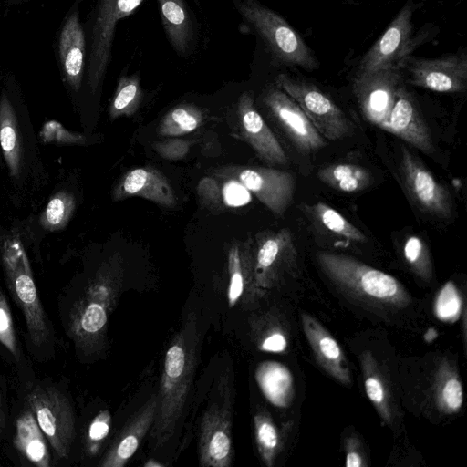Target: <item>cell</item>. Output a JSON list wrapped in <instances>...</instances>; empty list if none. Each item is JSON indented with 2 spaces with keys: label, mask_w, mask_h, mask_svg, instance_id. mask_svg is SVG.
<instances>
[{
  "label": "cell",
  "mask_w": 467,
  "mask_h": 467,
  "mask_svg": "<svg viewBox=\"0 0 467 467\" xmlns=\"http://www.w3.org/2000/svg\"><path fill=\"white\" fill-rule=\"evenodd\" d=\"M8 287L21 308L31 341L42 346L49 340L47 318L23 251L4 259Z\"/></svg>",
  "instance_id": "cell-11"
},
{
  "label": "cell",
  "mask_w": 467,
  "mask_h": 467,
  "mask_svg": "<svg viewBox=\"0 0 467 467\" xmlns=\"http://www.w3.org/2000/svg\"><path fill=\"white\" fill-rule=\"evenodd\" d=\"M255 378L269 402L280 408L289 406L294 396V380L285 366L275 361H265L257 367Z\"/></svg>",
  "instance_id": "cell-25"
},
{
  "label": "cell",
  "mask_w": 467,
  "mask_h": 467,
  "mask_svg": "<svg viewBox=\"0 0 467 467\" xmlns=\"http://www.w3.org/2000/svg\"><path fill=\"white\" fill-rule=\"evenodd\" d=\"M26 400L54 451L59 458H67L75 433L74 412L67 398L53 387L36 386Z\"/></svg>",
  "instance_id": "cell-6"
},
{
  "label": "cell",
  "mask_w": 467,
  "mask_h": 467,
  "mask_svg": "<svg viewBox=\"0 0 467 467\" xmlns=\"http://www.w3.org/2000/svg\"><path fill=\"white\" fill-rule=\"evenodd\" d=\"M203 121L200 109L192 104L174 107L162 118L158 133L164 137H177L190 133L198 129Z\"/></svg>",
  "instance_id": "cell-30"
},
{
  "label": "cell",
  "mask_w": 467,
  "mask_h": 467,
  "mask_svg": "<svg viewBox=\"0 0 467 467\" xmlns=\"http://www.w3.org/2000/svg\"><path fill=\"white\" fill-rule=\"evenodd\" d=\"M411 19L412 8L406 5L362 57L355 77L368 75L383 67L399 66L410 49Z\"/></svg>",
  "instance_id": "cell-15"
},
{
  "label": "cell",
  "mask_w": 467,
  "mask_h": 467,
  "mask_svg": "<svg viewBox=\"0 0 467 467\" xmlns=\"http://www.w3.org/2000/svg\"><path fill=\"white\" fill-rule=\"evenodd\" d=\"M157 404V395H151L130 418L114 441H112L99 466L123 467L128 463L154 422Z\"/></svg>",
  "instance_id": "cell-21"
},
{
  "label": "cell",
  "mask_w": 467,
  "mask_h": 467,
  "mask_svg": "<svg viewBox=\"0 0 467 467\" xmlns=\"http://www.w3.org/2000/svg\"><path fill=\"white\" fill-rule=\"evenodd\" d=\"M234 2L242 16L255 29L281 64L306 71L318 68L319 63L312 49L279 14L256 0Z\"/></svg>",
  "instance_id": "cell-4"
},
{
  "label": "cell",
  "mask_w": 467,
  "mask_h": 467,
  "mask_svg": "<svg viewBox=\"0 0 467 467\" xmlns=\"http://www.w3.org/2000/svg\"><path fill=\"white\" fill-rule=\"evenodd\" d=\"M198 345L197 318L191 312L185 316L164 357L157 394V412L150 430L154 449L164 446L176 431L193 380Z\"/></svg>",
  "instance_id": "cell-1"
},
{
  "label": "cell",
  "mask_w": 467,
  "mask_h": 467,
  "mask_svg": "<svg viewBox=\"0 0 467 467\" xmlns=\"http://www.w3.org/2000/svg\"><path fill=\"white\" fill-rule=\"evenodd\" d=\"M16 1H19V0H9V2H12V3L16 2Z\"/></svg>",
  "instance_id": "cell-45"
},
{
  "label": "cell",
  "mask_w": 467,
  "mask_h": 467,
  "mask_svg": "<svg viewBox=\"0 0 467 467\" xmlns=\"http://www.w3.org/2000/svg\"><path fill=\"white\" fill-rule=\"evenodd\" d=\"M0 343L16 358L20 357L15 326L5 296L0 288Z\"/></svg>",
  "instance_id": "cell-39"
},
{
  "label": "cell",
  "mask_w": 467,
  "mask_h": 467,
  "mask_svg": "<svg viewBox=\"0 0 467 467\" xmlns=\"http://www.w3.org/2000/svg\"><path fill=\"white\" fill-rule=\"evenodd\" d=\"M361 364L366 394L382 420L389 423L391 413L388 392L380 375L377 371L376 363L369 353L362 354Z\"/></svg>",
  "instance_id": "cell-32"
},
{
  "label": "cell",
  "mask_w": 467,
  "mask_h": 467,
  "mask_svg": "<svg viewBox=\"0 0 467 467\" xmlns=\"http://www.w3.org/2000/svg\"><path fill=\"white\" fill-rule=\"evenodd\" d=\"M139 196L162 207L176 204L175 192L166 176L152 167H140L126 172L116 183L112 198L115 202Z\"/></svg>",
  "instance_id": "cell-20"
},
{
  "label": "cell",
  "mask_w": 467,
  "mask_h": 467,
  "mask_svg": "<svg viewBox=\"0 0 467 467\" xmlns=\"http://www.w3.org/2000/svg\"><path fill=\"white\" fill-rule=\"evenodd\" d=\"M303 330L319 365L344 385L351 383L345 354L332 335L312 316L302 314Z\"/></svg>",
  "instance_id": "cell-22"
},
{
  "label": "cell",
  "mask_w": 467,
  "mask_h": 467,
  "mask_svg": "<svg viewBox=\"0 0 467 467\" xmlns=\"http://www.w3.org/2000/svg\"><path fill=\"white\" fill-rule=\"evenodd\" d=\"M76 202L73 194L61 191L49 200L45 211L40 216V224L48 231L63 229L75 211Z\"/></svg>",
  "instance_id": "cell-34"
},
{
  "label": "cell",
  "mask_w": 467,
  "mask_h": 467,
  "mask_svg": "<svg viewBox=\"0 0 467 467\" xmlns=\"http://www.w3.org/2000/svg\"><path fill=\"white\" fill-rule=\"evenodd\" d=\"M5 423V416L4 411V406L2 402V397L0 393V432L4 430Z\"/></svg>",
  "instance_id": "cell-44"
},
{
  "label": "cell",
  "mask_w": 467,
  "mask_h": 467,
  "mask_svg": "<svg viewBox=\"0 0 467 467\" xmlns=\"http://www.w3.org/2000/svg\"><path fill=\"white\" fill-rule=\"evenodd\" d=\"M346 466L347 467H361L364 466L363 458L360 455L356 446L349 441L347 446V456H346Z\"/></svg>",
  "instance_id": "cell-43"
},
{
  "label": "cell",
  "mask_w": 467,
  "mask_h": 467,
  "mask_svg": "<svg viewBox=\"0 0 467 467\" xmlns=\"http://www.w3.org/2000/svg\"><path fill=\"white\" fill-rule=\"evenodd\" d=\"M111 415L108 410L99 411L91 420L86 438V450L88 454H96L109 432Z\"/></svg>",
  "instance_id": "cell-40"
},
{
  "label": "cell",
  "mask_w": 467,
  "mask_h": 467,
  "mask_svg": "<svg viewBox=\"0 0 467 467\" xmlns=\"http://www.w3.org/2000/svg\"><path fill=\"white\" fill-rule=\"evenodd\" d=\"M254 243L255 284L264 293L296 267L297 251L288 228L260 232L254 237Z\"/></svg>",
  "instance_id": "cell-10"
},
{
  "label": "cell",
  "mask_w": 467,
  "mask_h": 467,
  "mask_svg": "<svg viewBox=\"0 0 467 467\" xmlns=\"http://www.w3.org/2000/svg\"><path fill=\"white\" fill-rule=\"evenodd\" d=\"M143 0H99L91 32L88 85L92 93L99 88L110 59L115 27L132 14Z\"/></svg>",
  "instance_id": "cell-9"
},
{
  "label": "cell",
  "mask_w": 467,
  "mask_h": 467,
  "mask_svg": "<svg viewBox=\"0 0 467 467\" xmlns=\"http://www.w3.org/2000/svg\"><path fill=\"white\" fill-rule=\"evenodd\" d=\"M122 281V260L117 254L100 265L84 293L72 305L67 334L79 353L89 357L104 349L109 317L118 301Z\"/></svg>",
  "instance_id": "cell-2"
},
{
  "label": "cell",
  "mask_w": 467,
  "mask_h": 467,
  "mask_svg": "<svg viewBox=\"0 0 467 467\" xmlns=\"http://www.w3.org/2000/svg\"><path fill=\"white\" fill-rule=\"evenodd\" d=\"M380 128L425 154L431 155L434 152L431 135L420 113L416 99L402 84L397 90L389 119Z\"/></svg>",
  "instance_id": "cell-17"
},
{
  "label": "cell",
  "mask_w": 467,
  "mask_h": 467,
  "mask_svg": "<svg viewBox=\"0 0 467 467\" xmlns=\"http://www.w3.org/2000/svg\"><path fill=\"white\" fill-rule=\"evenodd\" d=\"M254 427L259 455L266 466L272 467L280 450L278 429L265 410H258L255 412Z\"/></svg>",
  "instance_id": "cell-31"
},
{
  "label": "cell",
  "mask_w": 467,
  "mask_h": 467,
  "mask_svg": "<svg viewBox=\"0 0 467 467\" xmlns=\"http://www.w3.org/2000/svg\"><path fill=\"white\" fill-rule=\"evenodd\" d=\"M0 144L9 173L17 178L22 169V147L17 120L8 97L0 100Z\"/></svg>",
  "instance_id": "cell-26"
},
{
  "label": "cell",
  "mask_w": 467,
  "mask_h": 467,
  "mask_svg": "<svg viewBox=\"0 0 467 467\" xmlns=\"http://www.w3.org/2000/svg\"><path fill=\"white\" fill-rule=\"evenodd\" d=\"M302 210L325 229L339 237L356 243H365L367 236L340 213L322 202L304 204Z\"/></svg>",
  "instance_id": "cell-29"
},
{
  "label": "cell",
  "mask_w": 467,
  "mask_h": 467,
  "mask_svg": "<svg viewBox=\"0 0 467 467\" xmlns=\"http://www.w3.org/2000/svg\"><path fill=\"white\" fill-rule=\"evenodd\" d=\"M416 87L440 93H459L467 88V58L464 54H451L436 58L406 56L399 63Z\"/></svg>",
  "instance_id": "cell-12"
},
{
  "label": "cell",
  "mask_w": 467,
  "mask_h": 467,
  "mask_svg": "<svg viewBox=\"0 0 467 467\" xmlns=\"http://www.w3.org/2000/svg\"><path fill=\"white\" fill-rule=\"evenodd\" d=\"M142 99V90L137 75L119 78L116 92L109 106L112 119L122 116H131L139 109Z\"/></svg>",
  "instance_id": "cell-33"
},
{
  "label": "cell",
  "mask_w": 467,
  "mask_h": 467,
  "mask_svg": "<svg viewBox=\"0 0 467 467\" xmlns=\"http://www.w3.org/2000/svg\"><path fill=\"white\" fill-rule=\"evenodd\" d=\"M237 109L242 135L257 155L271 165L286 164L287 157L283 147L256 109L249 92L239 97Z\"/></svg>",
  "instance_id": "cell-19"
},
{
  "label": "cell",
  "mask_w": 467,
  "mask_h": 467,
  "mask_svg": "<svg viewBox=\"0 0 467 467\" xmlns=\"http://www.w3.org/2000/svg\"><path fill=\"white\" fill-rule=\"evenodd\" d=\"M439 409L451 414L460 410L463 403V390L461 380L451 372L442 373L435 389Z\"/></svg>",
  "instance_id": "cell-35"
},
{
  "label": "cell",
  "mask_w": 467,
  "mask_h": 467,
  "mask_svg": "<svg viewBox=\"0 0 467 467\" xmlns=\"http://www.w3.org/2000/svg\"><path fill=\"white\" fill-rule=\"evenodd\" d=\"M220 180V179H219ZM223 181V186L220 188L223 202L228 206H240L247 201L248 191L238 182L234 180Z\"/></svg>",
  "instance_id": "cell-42"
},
{
  "label": "cell",
  "mask_w": 467,
  "mask_h": 467,
  "mask_svg": "<svg viewBox=\"0 0 467 467\" xmlns=\"http://www.w3.org/2000/svg\"><path fill=\"white\" fill-rule=\"evenodd\" d=\"M47 441L32 411H23L16 420L14 439L18 451L34 465L49 467L50 454Z\"/></svg>",
  "instance_id": "cell-24"
},
{
  "label": "cell",
  "mask_w": 467,
  "mask_h": 467,
  "mask_svg": "<svg viewBox=\"0 0 467 467\" xmlns=\"http://www.w3.org/2000/svg\"><path fill=\"white\" fill-rule=\"evenodd\" d=\"M252 336L261 351L282 353L287 348V339L279 327L265 322L264 318L254 320Z\"/></svg>",
  "instance_id": "cell-36"
},
{
  "label": "cell",
  "mask_w": 467,
  "mask_h": 467,
  "mask_svg": "<svg viewBox=\"0 0 467 467\" xmlns=\"http://www.w3.org/2000/svg\"><path fill=\"white\" fill-rule=\"evenodd\" d=\"M275 82L298 104L324 139L337 140L352 132L353 125L344 111L313 83L287 74L278 75Z\"/></svg>",
  "instance_id": "cell-5"
},
{
  "label": "cell",
  "mask_w": 467,
  "mask_h": 467,
  "mask_svg": "<svg viewBox=\"0 0 467 467\" xmlns=\"http://www.w3.org/2000/svg\"><path fill=\"white\" fill-rule=\"evenodd\" d=\"M227 267L229 306H249L263 296L255 284L254 237L232 244L227 253Z\"/></svg>",
  "instance_id": "cell-18"
},
{
  "label": "cell",
  "mask_w": 467,
  "mask_h": 467,
  "mask_svg": "<svg viewBox=\"0 0 467 467\" xmlns=\"http://www.w3.org/2000/svg\"><path fill=\"white\" fill-rule=\"evenodd\" d=\"M317 261L333 283L352 296L389 306H405L410 302L409 294L395 277L351 256L320 251Z\"/></svg>",
  "instance_id": "cell-3"
},
{
  "label": "cell",
  "mask_w": 467,
  "mask_h": 467,
  "mask_svg": "<svg viewBox=\"0 0 467 467\" xmlns=\"http://www.w3.org/2000/svg\"><path fill=\"white\" fill-rule=\"evenodd\" d=\"M263 101L298 150L308 153L326 146L325 139L298 104L278 87L268 88Z\"/></svg>",
  "instance_id": "cell-16"
},
{
  "label": "cell",
  "mask_w": 467,
  "mask_h": 467,
  "mask_svg": "<svg viewBox=\"0 0 467 467\" xmlns=\"http://www.w3.org/2000/svg\"><path fill=\"white\" fill-rule=\"evenodd\" d=\"M221 400L202 414L199 436V463L202 467H229L233 462L230 387L220 384Z\"/></svg>",
  "instance_id": "cell-8"
},
{
  "label": "cell",
  "mask_w": 467,
  "mask_h": 467,
  "mask_svg": "<svg viewBox=\"0 0 467 467\" xmlns=\"http://www.w3.org/2000/svg\"><path fill=\"white\" fill-rule=\"evenodd\" d=\"M152 147L161 158L177 161L187 155L190 150L191 142L184 140L171 139L154 142Z\"/></svg>",
  "instance_id": "cell-41"
},
{
  "label": "cell",
  "mask_w": 467,
  "mask_h": 467,
  "mask_svg": "<svg viewBox=\"0 0 467 467\" xmlns=\"http://www.w3.org/2000/svg\"><path fill=\"white\" fill-rule=\"evenodd\" d=\"M406 261L421 278L428 279L431 275V264L429 250L425 243L416 235L410 236L403 247Z\"/></svg>",
  "instance_id": "cell-38"
},
{
  "label": "cell",
  "mask_w": 467,
  "mask_h": 467,
  "mask_svg": "<svg viewBox=\"0 0 467 467\" xmlns=\"http://www.w3.org/2000/svg\"><path fill=\"white\" fill-rule=\"evenodd\" d=\"M462 312V297L451 281L447 282L437 294L434 302L435 316L443 322H455Z\"/></svg>",
  "instance_id": "cell-37"
},
{
  "label": "cell",
  "mask_w": 467,
  "mask_h": 467,
  "mask_svg": "<svg viewBox=\"0 0 467 467\" xmlns=\"http://www.w3.org/2000/svg\"><path fill=\"white\" fill-rule=\"evenodd\" d=\"M58 55L66 81L76 92L81 88L86 57V36L78 9L64 22L58 37Z\"/></svg>",
  "instance_id": "cell-23"
},
{
  "label": "cell",
  "mask_w": 467,
  "mask_h": 467,
  "mask_svg": "<svg viewBox=\"0 0 467 467\" xmlns=\"http://www.w3.org/2000/svg\"><path fill=\"white\" fill-rule=\"evenodd\" d=\"M400 173L407 192L421 210L442 219L452 215V199L447 187L404 146L401 147Z\"/></svg>",
  "instance_id": "cell-13"
},
{
  "label": "cell",
  "mask_w": 467,
  "mask_h": 467,
  "mask_svg": "<svg viewBox=\"0 0 467 467\" xmlns=\"http://www.w3.org/2000/svg\"><path fill=\"white\" fill-rule=\"evenodd\" d=\"M317 178L326 185L344 192L362 191L371 183L368 171L351 163H336L321 168Z\"/></svg>",
  "instance_id": "cell-28"
},
{
  "label": "cell",
  "mask_w": 467,
  "mask_h": 467,
  "mask_svg": "<svg viewBox=\"0 0 467 467\" xmlns=\"http://www.w3.org/2000/svg\"><path fill=\"white\" fill-rule=\"evenodd\" d=\"M220 180H234L252 192L275 216H282L291 203L295 179L285 171L256 166H224L212 171Z\"/></svg>",
  "instance_id": "cell-7"
},
{
  "label": "cell",
  "mask_w": 467,
  "mask_h": 467,
  "mask_svg": "<svg viewBox=\"0 0 467 467\" xmlns=\"http://www.w3.org/2000/svg\"><path fill=\"white\" fill-rule=\"evenodd\" d=\"M168 38L180 54H186L192 38V25L183 0H157Z\"/></svg>",
  "instance_id": "cell-27"
},
{
  "label": "cell",
  "mask_w": 467,
  "mask_h": 467,
  "mask_svg": "<svg viewBox=\"0 0 467 467\" xmlns=\"http://www.w3.org/2000/svg\"><path fill=\"white\" fill-rule=\"evenodd\" d=\"M402 80L400 66L380 68L373 73L355 77L353 92L364 117L380 127L393 108L397 90Z\"/></svg>",
  "instance_id": "cell-14"
}]
</instances>
